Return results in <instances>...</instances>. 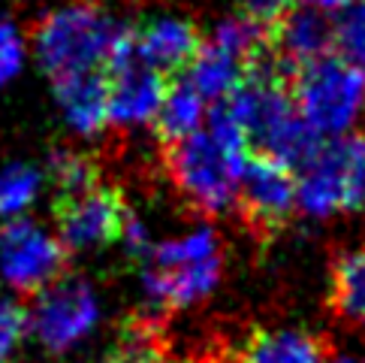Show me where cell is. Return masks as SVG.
Listing matches in <instances>:
<instances>
[{
    "label": "cell",
    "instance_id": "5b68a950",
    "mask_svg": "<svg viewBox=\"0 0 365 363\" xmlns=\"http://www.w3.org/2000/svg\"><path fill=\"white\" fill-rule=\"evenodd\" d=\"M100 300L97 291L79 276H61L36 294L28 312V324L43 348L63 354L79 345L97 327Z\"/></svg>",
    "mask_w": 365,
    "mask_h": 363
},
{
    "label": "cell",
    "instance_id": "8fae6325",
    "mask_svg": "<svg viewBox=\"0 0 365 363\" xmlns=\"http://www.w3.org/2000/svg\"><path fill=\"white\" fill-rule=\"evenodd\" d=\"M217 279H220V257H208V261L181 264V267L148 264L142 284H145V297L154 309L173 312V309L200 303L202 297L215 291Z\"/></svg>",
    "mask_w": 365,
    "mask_h": 363
},
{
    "label": "cell",
    "instance_id": "4fadbf2b",
    "mask_svg": "<svg viewBox=\"0 0 365 363\" xmlns=\"http://www.w3.org/2000/svg\"><path fill=\"white\" fill-rule=\"evenodd\" d=\"M55 97L67 121L85 136L109 124V79L106 73H79L55 82Z\"/></svg>",
    "mask_w": 365,
    "mask_h": 363
},
{
    "label": "cell",
    "instance_id": "e0dca14e",
    "mask_svg": "<svg viewBox=\"0 0 365 363\" xmlns=\"http://www.w3.org/2000/svg\"><path fill=\"white\" fill-rule=\"evenodd\" d=\"M332 312L347 324H365V249L347 252L332 267Z\"/></svg>",
    "mask_w": 365,
    "mask_h": 363
},
{
    "label": "cell",
    "instance_id": "44dd1931",
    "mask_svg": "<svg viewBox=\"0 0 365 363\" xmlns=\"http://www.w3.org/2000/svg\"><path fill=\"white\" fill-rule=\"evenodd\" d=\"M208 257H217V237L212 230H197V233H187L181 239H169L163 245L151 252V261L154 267H181V264H200L208 261Z\"/></svg>",
    "mask_w": 365,
    "mask_h": 363
},
{
    "label": "cell",
    "instance_id": "9c48e42d",
    "mask_svg": "<svg viewBox=\"0 0 365 363\" xmlns=\"http://www.w3.org/2000/svg\"><path fill=\"white\" fill-rule=\"evenodd\" d=\"M266 46L284 67L296 73L308 67V64L332 55L335 21L329 19V9L293 4L272 24H266Z\"/></svg>",
    "mask_w": 365,
    "mask_h": 363
},
{
    "label": "cell",
    "instance_id": "7a4b0ae2",
    "mask_svg": "<svg viewBox=\"0 0 365 363\" xmlns=\"http://www.w3.org/2000/svg\"><path fill=\"white\" fill-rule=\"evenodd\" d=\"M245 164L247 154L224 146L208 127L175 146H166L169 179L181 197L202 215L224 212L236 200Z\"/></svg>",
    "mask_w": 365,
    "mask_h": 363
},
{
    "label": "cell",
    "instance_id": "83f0119b",
    "mask_svg": "<svg viewBox=\"0 0 365 363\" xmlns=\"http://www.w3.org/2000/svg\"><path fill=\"white\" fill-rule=\"evenodd\" d=\"M332 363H365V360H356V357H338V360H332Z\"/></svg>",
    "mask_w": 365,
    "mask_h": 363
},
{
    "label": "cell",
    "instance_id": "cb8c5ba5",
    "mask_svg": "<svg viewBox=\"0 0 365 363\" xmlns=\"http://www.w3.org/2000/svg\"><path fill=\"white\" fill-rule=\"evenodd\" d=\"M21 61H24V46L19 31L9 21H0V85H6L21 70Z\"/></svg>",
    "mask_w": 365,
    "mask_h": 363
},
{
    "label": "cell",
    "instance_id": "484cf974",
    "mask_svg": "<svg viewBox=\"0 0 365 363\" xmlns=\"http://www.w3.org/2000/svg\"><path fill=\"white\" fill-rule=\"evenodd\" d=\"M190 363H242V357H232L227 352H205V354L190 357Z\"/></svg>",
    "mask_w": 365,
    "mask_h": 363
},
{
    "label": "cell",
    "instance_id": "ba28073f",
    "mask_svg": "<svg viewBox=\"0 0 365 363\" xmlns=\"http://www.w3.org/2000/svg\"><path fill=\"white\" fill-rule=\"evenodd\" d=\"M236 200L257 237H272L299 206V176L290 164L254 151L247 154Z\"/></svg>",
    "mask_w": 365,
    "mask_h": 363
},
{
    "label": "cell",
    "instance_id": "7c38bea8",
    "mask_svg": "<svg viewBox=\"0 0 365 363\" xmlns=\"http://www.w3.org/2000/svg\"><path fill=\"white\" fill-rule=\"evenodd\" d=\"M200 51V31L181 19H158L136 31V55L166 79H173L181 70H190Z\"/></svg>",
    "mask_w": 365,
    "mask_h": 363
},
{
    "label": "cell",
    "instance_id": "9a60e30c",
    "mask_svg": "<svg viewBox=\"0 0 365 363\" xmlns=\"http://www.w3.org/2000/svg\"><path fill=\"white\" fill-rule=\"evenodd\" d=\"M239 357L242 363H323L326 345L299 330H257Z\"/></svg>",
    "mask_w": 365,
    "mask_h": 363
},
{
    "label": "cell",
    "instance_id": "603a6c76",
    "mask_svg": "<svg viewBox=\"0 0 365 363\" xmlns=\"http://www.w3.org/2000/svg\"><path fill=\"white\" fill-rule=\"evenodd\" d=\"M28 327V309H21L9 294L0 291V363H12Z\"/></svg>",
    "mask_w": 365,
    "mask_h": 363
},
{
    "label": "cell",
    "instance_id": "52a82bcc",
    "mask_svg": "<svg viewBox=\"0 0 365 363\" xmlns=\"http://www.w3.org/2000/svg\"><path fill=\"white\" fill-rule=\"evenodd\" d=\"M67 249L31 218H9L0 227V272L21 294H40L63 276Z\"/></svg>",
    "mask_w": 365,
    "mask_h": 363
},
{
    "label": "cell",
    "instance_id": "30bf717a",
    "mask_svg": "<svg viewBox=\"0 0 365 363\" xmlns=\"http://www.w3.org/2000/svg\"><path fill=\"white\" fill-rule=\"evenodd\" d=\"M109 79V121L118 127H133L154 121L166 100V91L173 79L148 67L136 55V49L115 61L106 70Z\"/></svg>",
    "mask_w": 365,
    "mask_h": 363
},
{
    "label": "cell",
    "instance_id": "3957f363",
    "mask_svg": "<svg viewBox=\"0 0 365 363\" xmlns=\"http://www.w3.org/2000/svg\"><path fill=\"white\" fill-rule=\"evenodd\" d=\"M290 88L299 115L323 139L347 134L365 109V73L341 55L296 70Z\"/></svg>",
    "mask_w": 365,
    "mask_h": 363
},
{
    "label": "cell",
    "instance_id": "5bb4252c",
    "mask_svg": "<svg viewBox=\"0 0 365 363\" xmlns=\"http://www.w3.org/2000/svg\"><path fill=\"white\" fill-rule=\"evenodd\" d=\"M247 76V61L217 40L202 43V51L187 70V82L202 94V100H227Z\"/></svg>",
    "mask_w": 365,
    "mask_h": 363
},
{
    "label": "cell",
    "instance_id": "8992f818",
    "mask_svg": "<svg viewBox=\"0 0 365 363\" xmlns=\"http://www.w3.org/2000/svg\"><path fill=\"white\" fill-rule=\"evenodd\" d=\"M130 215L133 212L124 206L121 191L103 182L55 197L58 239L67 252H94L124 239Z\"/></svg>",
    "mask_w": 365,
    "mask_h": 363
},
{
    "label": "cell",
    "instance_id": "6da1fadb",
    "mask_svg": "<svg viewBox=\"0 0 365 363\" xmlns=\"http://www.w3.org/2000/svg\"><path fill=\"white\" fill-rule=\"evenodd\" d=\"M34 46L51 82H58L79 73H106L136 49V28L115 21L91 0H76L40 19Z\"/></svg>",
    "mask_w": 365,
    "mask_h": 363
},
{
    "label": "cell",
    "instance_id": "277c9868",
    "mask_svg": "<svg viewBox=\"0 0 365 363\" xmlns=\"http://www.w3.org/2000/svg\"><path fill=\"white\" fill-rule=\"evenodd\" d=\"M299 206L317 218L365 206V139L323 142L299 176Z\"/></svg>",
    "mask_w": 365,
    "mask_h": 363
},
{
    "label": "cell",
    "instance_id": "ffe728a7",
    "mask_svg": "<svg viewBox=\"0 0 365 363\" xmlns=\"http://www.w3.org/2000/svg\"><path fill=\"white\" fill-rule=\"evenodd\" d=\"M335 49L365 73V0H347L335 9Z\"/></svg>",
    "mask_w": 365,
    "mask_h": 363
},
{
    "label": "cell",
    "instance_id": "2e32d148",
    "mask_svg": "<svg viewBox=\"0 0 365 363\" xmlns=\"http://www.w3.org/2000/svg\"><path fill=\"white\" fill-rule=\"evenodd\" d=\"M205 121V100L197 88H193L187 79H173L166 91V100L154 119V127H158V136L163 146H175V142L187 139L193 134L202 131Z\"/></svg>",
    "mask_w": 365,
    "mask_h": 363
},
{
    "label": "cell",
    "instance_id": "d4e9b609",
    "mask_svg": "<svg viewBox=\"0 0 365 363\" xmlns=\"http://www.w3.org/2000/svg\"><path fill=\"white\" fill-rule=\"evenodd\" d=\"M242 4H245V16L266 28V24L275 21L281 12L290 9L296 0H242Z\"/></svg>",
    "mask_w": 365,
    "mask_h": 363
},
{
    "label": "cell",
    "instance_id": "d6986e66",
    "mask_svg": "<svg viewBox=\"0 0 365 363\" xmlns=\"http://www.w3.org/2000/svg\"><path fill=\"white\" fill-rule=\"evenodd\" d=\"M43 185V176L31 164H9L0 170V215L6 218H21V212L36 200Z\"/></svg>",
    "mask_w": 365,
    "mask_h": 363
},
{
    "label": "cell",
    "instance_id": "7402d4cb",
    "mask_svg": "<svg viewBox=\"0 0 365 363\" xmlns=\"http://www.w3.org/2000/svg\"><path fill=\"white\" fill-rule=\"evenodd\" d=\"M51 182H55V197L85 191L100 182L97 164L79 151H55L51 154Z\"/></svg>",
    "mask_w": 365,
    "mask_h": 363
},
{
    "label": "cell",
    "instance_id": "4316f807",
    "mask_svg": "<svg viewBox=\"0 0 365 363\" xmlns=\"http://www.w3.org/2000/svg\"><path fill=\"white\" fill-rule=\"evenodd\" d=\"M296 4H311V6H320V9H341L347 0H296Z\"/></svg>",
    "mask_w": 365,
    "mask_h": 363
},
{
    "label": "cell",
    "instance_id": "ac0fdd59",
    "mask_svg": "<svg viewBox=\"0 0 365 363\" xmlns=\"http://www.w3.org/2000/svg\"><path fill=\"white\" fill-rule=\"evenodd\" d=\"M103 363H175L154 321H130Z\"/></svg>",
    "mask_w": 365,
    "mask_h": 363
}]
</instances>
